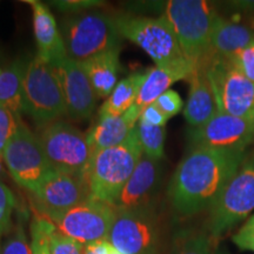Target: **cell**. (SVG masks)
<instances>
[{
    "label": "cell",
    "instance_id": "1",
    "mask_svg": "<svg viewBox=\"0 0 254 254\" xmlns=\"http://www.w3.org/2000/svg\"><path fill=\"white\" fill-rule=\"evenodd\" d=\"M247 152L212 148L189 151L168 182L166 195L174 214L190 218L209 211Z\"/></svg>",
    "mask_w": 254,
    "mask_h": 254
},
{
    "label": "cell",
    "instance_id": "2",
    "mask_svg": "<svg viewBox=\"0 0 254 254\" xmlns=\"http://www.w3.org/2000/svg\"><path fill=\"white\" fill-rule=\"evenodd\" d=\"M114 17L120 36L147 53L155 66L176 72L184 80H189L194 66L184 56L173 28L164 15L118 14Z\"/></svg>",
    "mask_w": 254,
    "mask_h": 254
},
{
    "label": "cell",
    "instance_id": "3",
    "mask_svg": "<svg viewBox=\"0 0 254 254\" xmlns=\"http://www.w3.org/2000/svg\"><path fill=\"white\" fill-rule=\"evenodd\" d=\"M218 14L215 5L205 0H170L165 5L163 15L194 68L212 57L211 36Z\"/></svg>",
    "mask_w": 254,
    "mask_h": 254
},
{
    "label": "cell",
    "instance_id": "4",
    "mask_svg": "<svg viewBox=\"0 0 254 254\" xmlns=\"http://www.w3.org/2000/svg\"><path fill=\"white\" fill-rule=\"evenodd\" d=\"M136 126L120 145L94 152L87 171L92 199L112 205L142 157Z\"/></svg>",
    "mask_w": 254,
    "mask_h": 254
},
{
    "label": "cell",
    "instance_id": "5",
    "mask_svg": "<svg viewBox=\"0 0 254 254\" xmlns=\"http://www.w3.org/2000/svg\"><path fill=\"white\" fill-rule=\"evenodd\" d=\"M62 36L66 56L80 64L120 49L123 39L116 17L103 11H85L68 17Z\"/></svg>",
    "mask_w": 254,
    "mask_h": 254
},
{
    "label": "cell",
    "instance_id": "6",
    "mask_svg": "<svg viewBox=\"0 0 254 254\" xmlns=\"http://www.w3.org/2000/svg\"><path fill=\"white\" fill-rule=\"evenodd\" d=\"M253 212L254 147L247 152L237 172L208 211L206 231L218 240L241 221H245Z\"/></svg>",
    "mask_w": 254,
    "mask_h": 254
},
{
    "label": "cell",
    "instance_id": "7",
    "mask_svg": "<svg viewBox=\"0 0 254 254\" xmlns=\"http://www.w3.org/2000/svg\"><path fill=\"white\" fill-rule=\"evenodd\" d=\"M23 113H26L43 127L67 116L65 97L56 66L38 55L26 64Z\"/></svg>",
    "mask_w": 254,
    "mask_h": 254
},
{
    "label": "cell",
    "instance_id": "8",
    "mask_svg": "<svg viewBox=\"0 0 254 254\" xmlns=\"http://www.w3.org/2000/svg\"><path fill=\"white\" fill-rule=\"evenodd\" d=\"M38 138L53 170L87 177L94 152L86 133L58 120L44 126Z\"/></svg>",
    "mask_w": 254,
    "mask_h": 254
},
{
    "label": "cell",
    "instance_id": "9",
    "mask_svg": "<svg viewBox=\"0 0 254 254\" xmlns=\"http://www.w3.org/2000/svg\"><path fill=\"white\" fill-rule=\"evenodd\" d=\"M164 239L157 209L117 211L109 243L124 254H158Z\"/></svg>",
    "mask_w": 254,
    "mask_h": 254
},
{
    "label": "cell",
    "instance_id": "10",
    "mask_svg": "<svg viewBox=\"0 0 254 254\" xmlns=\"http://www.w3.org/2000/svg\"><path fill=\"white\" fill-rule=\"evenodd\" d=\"M207 74L219 112L254 118V82L243 74L231 59L212 56L207 62Z\"/></svg>",
    "mask_w": 254,
    "mask_h": 254
},
{
    "label": "cell",
    "instance_id": "11",
    "mask_svg": "<svg viewBox=\"0 0 254 254\" xmlns=\"http://www.w3.org/2000/svg\"><path fill=\"white\" fill-rule=\"evenodd\" d=\"M2 161L14 182L30 193L55 171L46 158L38 134H34L24 122L6 146Z\"/></svg>",
    "mask_w": 254,
    "mask_h": 254
},
{
    "label": "cell",
    "instance_id": "12",
    "mask_svg": "<svg viewBox=\"0 0 254 254\" xmlns=\"http://www.w3.org/2000/svg\"><path fill=\"white\" fill-rule=\"evenodd\" d=\"M116 217L112 205L90 199L49 220L63 234L86 246L109 240Z\"/></svg>",
    "mask_w": 254,
    "mask_h": 254
},
{
    "label": "cell",
    "instance_id": "13",
    "mask_svg": "<svg viewBox=\"0 0 254 254\" xmlns=\"http://www.w3.org/2000/svg\"><path fill=\"white\" fill-rule=\"evenodd\" d=\"M189 151L195 148L247 151L254 144V118H241L220 113L205 125L189 128Z\"/></svg>",
    "mask_w": 254,
    "mask_h": 254
},
{
    "label": "cell",
    "instance_id": "14",
    "mask_svg": "<svg viewBox=\"0 0 254 254\" xmlns=\"http://www.w3.org/2000/svg\"><path fill=\"white\" fill-rule=\"evenodd\" d=\"M37 214L47 219L65 213L68 209L92 199L86 176L53 171L31 192Z\"/></svg>",
    "mask_w": 254,
    "mask_h": 254
},
{
    "label": "cell",
    "instance_id": "15",
    "mask_svg": "<svg viewBox=\"0 0 254 254\" xmlns=\"http://www.w3.org/2000/svg\"><path fill=\"white\" fill-rule=\"evenodd\" d=\"M65 97L66 113L74 122L90 118L97 106V94L80 63L67 56L56 64Z\"/></svg>",
    "mask_w": 254,
    "mask_h": 254
},
{
    "label": "cell",
    "instance_id": "16",
    "mask_svg": "<svg viewBox=\"0 0 254 254\" xmlns=\"http://www.w3.org/2000/svg\"><path fill=\"white\" fill-rule=\"evenodd\" d=\"M161 173L160 161L142 154L134 172L112 204L116 211L155 208V199L163 176Z\"/></svg>",
    "mask_w": 254,
    "mask_h": 254
},
{
    "label": "cell",
    "instance_id": "17",
    "mask_svg": "<svg viewBox=\"0 0 254 254\" xmlns=\"http://www.w3.org/2000/svg\"><path fill=\"white\" fill-rule=\"evenodd\" d=\"M189 81L190 91L184 117L190 128H196L219 113L213 87L207 74V62L196 66Z\"/></svg>",
    "mask_w": 254,
    "mask_h": 254
},
{
    "label": "cell",
    "instance_id": "18",
    "mask_svg": "<svg viewBox=\"0 0 254 254\" xmlns=\"http://www.w3.org/2000/svg\"><path fill=\"white\" fill-rule=\"evenodd\" d=\"M32 8L33 32L38 47V56L56 65L66 57L62 32L59 31L55 15L44 2L27 0Z\"/></svg>",
    "mask_w": 254,
    "mask_h": 254
},
{
    "label": "cell",
    "instance_id": "19",
    "mask_svg": "<svg viewBox=\"0 0 254 254\" xmlns=\"http://www.w3.org/2000/svg\"><path fill=\"white\" fill-rule=\"evenodd\" d=\"M142 111L134 104L122 116H99L88 131L87 139L93 152L120 145L140 120Z\"/></svg>",
    "mask_w": 254,
    "mask_h": 254
},
{
    "label": "cell",
    "instance_id": "20",
    "mask_svg": "<svg viewBox=\"0 0 254 254\" xmlns=\"http://www.w3.org/2000/svg\"><path fill=\"white\" fill-rule=\"evenodd\" d=\"M254 40V25L219 13L211 36L212 56L230 58Z\"/></svg>",
    "mask_w": 254,
    "mask_h": 254
},
{
    "label": "cell",
    "instance_id": "21",
    "mask_svg": "<svg viewBox=\"0 0 254 254\" xmlns=\"http://www.w3.org/2000/svg\"><path fill=\"white\" fill-rule=\"evenodd\" d=\"M120 49H116L81 63L98 98H109L118 84Z\"/></svg>",
    "mask_w": 254,
    "mask_h": 254
},
{
    "label": "cell",
    "instance_id": "22",
    "mask_svg": "<svg viewBox=\"0 0 254 254\" xmlns=\"http://www.w3.org/2000/svg\"><path fill=\"white\" fill-rule=\"evenodd\" d=\"M146 79L145 73H133L120 80L110 97L104 101L99 116H122L135 104L139 92Z\"/></svg>",
    "mask_w": 254,
    "mask_h": 254
},
{
    "label": "cell",
    "instance_id": "23",
    "mask_svg": "<svg viewBox=\"0 0 254 254\" xmlns=\"http://www.w3.org/2000/svg\"><path fill=\"white\" fill-rule=\"evenodd\" d=\"M26 64L17 60L0 72V106L17 116L23 113L24 75Z\"/></svg>",
    "mask_w": 254,
    "mask_h": 254
},
{
    "label": "cell",
    "instance_id": "24",
    "mask_svg": "<svg viewBox=\"0 0 254 254\" xmlns=\"http://www.w3.org/2000/svg\"><path fill=\"white\" fill-rule=\"evenodd\" d=\"M184 80L182 75L170 69L154 66L146 72V79L139 92L135 105L141 111L153 104L161 94L170 90L174 82Z\"/></svg>",
    "mask_w": 254,
    "mask_h": 254
},
{
    "label": "cell",
    "instance_id": "25",
    "mask_svg": "<svg viewBox=\"0 0 254 254\" xmlns=\"http://www.w3.org/2000/svg\"><path fill=\"white\" fill-rule=\"evenodd\" d=\"M214 243L206 228L186 230L177 234L166 254H213Z\"/></svg>",
    "mask_w": 254,
    "mask_h": 254
},
{
    "label": "cell",
    "instance_id": "26",
    "mask_svg": "<svg viewBox=\"0 0 254 254\" xmlns=\"http://www.w3.org/2000/svg\"><path fill=\"white\" fill-rule=\"evenodd\" d=\"M139 140H140L142 153L153 160L160 161L165 157V127L152 126L140 119L136 124Z\"/></svg>",
    "mask_w": 254,
    "mask_h": 254
},
{
    "label": "cell",
    "instance_id": "27",
    "mask_svg": "<svg viewBox=\"0 0 254 254\" xmlns=\"http://www.w3.org/2000/svg\"><path fill=\"white\" fill-rule=\"evenodd\" d=\"M24 220L25 215H19L17 222L12 225L11 230L2 240L0 254H32L31 241H28Z\"/></svg>",
    "mask_w": 254,
    "mask_h": 254
},
{
    "label": "cell",
    "instance_id": "28",
    "mask_svg": "<svg viewBox=\"0 0 254 254\" xmlns=\"http://www.w3.org/2000/svg\"><path fill=\"white\" fill-rule=\"evenodd\" d=\"M55 227L49 219L36 213L30 225L32 254H51L50 234Z\"/></svg>",
    "mask_w": 254,
    "mask_h": 254
},
{
    "label": "cell",
    "instance_id": "29",
    "mask_svg": "<svg viewBox=\"0 0 254 254\" xmlns=\"http://www.w3.org/2000/svg\"><path fill=\"white\" fill-rule=\"evenodd\" d=\"M17 207V199L11 190L0 182V250L6 234L11 230L13 212Z\"/></svg>",
    "mask_w": 254,
    "mask_h": 254
},
{
    "label": "cell",
    "instance_id": "30",
    "mask_svg": "<svg viewBox=\"0 0 254 254\" xmlns=\"http://www.w3.org/2000/svg\"><path fill=\"white\" fill-rule=\"evenodd\" d=\"M21 123L23 120L20 116H17L12 111L0 106V158L1 159L6 146L18 132Z\"/></svg>",
    "mask_w": 254,
    "mask_h": 254
},
{
    "label": "cell",
    "instance_id": "31",
    "mask_svg": "<svg viewBox=\"0 0 254 254\" xmlns=\"http://www.w3.org/2000/svg\"><path fill=\"white\" fill-rule=\"evenodd\" d=\"M51 254H84V246L55 227L50 234Z\"/></svg>",
    "mask_w": 254,
    "mask_h": 254
},
{
    "label": "cell",
    "instance_id": "32",
    "mask_svg": "<svg viewBox=\"0 0 254 254\" xmlns=\"http://www.w3.org/2000/svg\"><path fill=\"white\" fill-rule=\"evenodd\" d=\"M232 243L240 251L254 253V213L232 236Z\"/></svg>",
    "mask_w": 254,
    "mask_h": 254
},
{
    "label": "cell",
    "instance_id": "33",
    "mask_svg": "<svg viewBox=\"0 0 254 254\" xmlns=\"http://www.w3.org/2000/svg\"><path fill=\"white\" fill-rule=\"evenodd\" d=\"M168 119L177 116L183 110V99L179 93L173 90H168L160 95L153 103Z\"/></svg>",
    "mask_w": 254,
    "mask_h": 254
},
{
    "label": "cell",
    "instance_id": "34",
    "mask_svg": "<svg viewBox=\"0 0 254 254\" xmlns=\"http://www.w3.org/2000/svg\"><path fill=\"white\" fill-rule=\"evenodd\" d=\"M231 62L245 74L251 81L254 82V40L234 56L230 57Z\"/></svg>",
    "mask_w": 254,
    "mask_h": 254
},
{
    "label": "cell",
    "instance_id": "35",
    "mask_svg": "<svg viewBox=\"0 0 254 254\" xmlns=\"http://www.w3.org/2000/svg\"><path fill=\"white\" fill-rule=\"evenodd\" d=\"M57 7L67 12H74V13H80L91 9L95 6H99L100 1H93V0H72V1H55L53 2Z\"/></svg>",
    "mask_w": 254,
    "mask_h": 254
},
{
    "label": "cell",
    "instance_id": "36",
    "mask_svg": "<svg viewBox=\"0 0 254 254\" xmlns=\"http://www.w3.org/2000/svg\"><path fill=\"white\" fill-rule=\"evenodd\" d=\"M140 119L152 126L159 127H165L168 120H170L154 104H151L150 106H147L142 111Z\"/></svg>",
    "mask_w": 254,
    "mask_h": 254
},
{
    "label": "cell",
    "instance_id": "37",
    "mask_svg": "<svg viewBox=\"0 0 254 254\" xmlns=\"http://www.w3.org/2000/svg\"><path fill=\"white\" fill-rule=\"evenodd\" d=\"M112 247L109 240L98 241V243L84 246V254H110Z\"/></svg>",
    "mask_w": 254,
    "mask_h": 254
},
{
    "label": "cell",
    "instance_id": "38",
    "mask_svg": "<svg viewBox=\"0 0 254 254\" xmlns=\"http://www.w3.org/2000/svg\"><path fill=\"white\" fill-rule=\"evenodd\" d=\"M4 161H2V159L0 158V180L4 179L5 178V174H6V171H5V167H4Z\"/></svg>",
    "mask_w": 254,
    "mask_h": 254
},
{
    "label": "cell",
    "instance_id": "39",
    "mask_svg": "<svg viewBox=\"0 0 254 254\" xmlns=\"http://www.w3.org/2000/svg\"><path fill=\"white\" fill-rule=\"evenodd\" d=\"M213 254H231V253L228 252L227 249H225V247H218V249L214 251Z\"/></svg>",
    "mask_w": 254,
    "mask_h": 254
},
{
    "label": "cell",
    "instance_id": "40",
    "mask_svg": "<svg viewBox=\"0 0 254 254\" xmlns=\"http://www.w3.org/2000/svg\"><path fill=\"white\" fill-rule=\"evenodd\" d=\"M110 254H124V253H122V252H120V251L116 250V249H114V247H112V250H111Z\"/></svg>",
    "mask_w": 254,
    "mask_h": 254
},
{
    "label": "cell",
    "instance_id": "41",
    "mask_svg": "<svg viewBox=\"0 0 254 254\" xmlns=\"http://www.w3.org/2000/svg\"><path fill=\"white\" fill-rule=\"evenodd\" d=\"M0 72H1V68H0Z\"/></svg>",
    "mask_w": 254,
    "mask_h": 254
}]
</instances>
